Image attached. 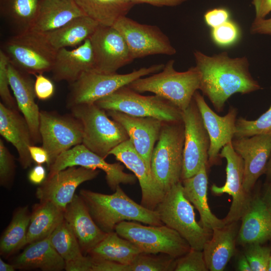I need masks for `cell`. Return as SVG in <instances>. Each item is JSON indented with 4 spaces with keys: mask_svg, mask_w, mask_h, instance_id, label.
Masks as SVG:
<instances>
[{
    "mask_svg": "<svg viewBox=\"0 0 271 271\" xmlns=\"http://www.w3.org/2000/svg\"><path fill=\"white\" fill-rule=\"evenodd\" d=\"M155 210L163 223L177 231L191 248L202 250L211 237L212 230L196 221L194 206L184 194L182 181L165 193Z\"/></svg>",
    "mask_w": 271,
    "mask_h": 271,
    "instance_id": "5",
    "label": "cell"
},
{
    "mask_svg": "<svg viewBox=\"0 0 271 271\" xmlns=\"http://www.w3.org/2000/svg\"><path fill=\"white\" fill-rule=\"evenodd\" d=\"M80 196L84 201L95 222L104 232L114 231L124 221H138L151 225H161L158 212L139 204L118 186L110 195L82 189Z\"/></svg>",
    "mask_w": 271,
    "mask_h": 271,
    "instance_id": "2",
    "label": "cell"
},
{
    "mask_svg": "<svg viewBox=\"0 0 271 271\" xmlns=\"http://www.w3.org/2000/svg\"><path fill=\"white\" fill-rule=\"evenodd\" d=\"M207 167V165H203L195 175L182 180V182L185 196L199 213V223L205 228L212 230L226 224L223 219L218 218L212 212L209 207Z\"/></svg>",
    "mask_w": 271,
    "mask_h": 271,
    "instance_id": "29",
    "label": "cell"
},
{
    "mask_svg": "<svg viewBox=\"0 0 271 271\" xmlns=\"http://www.w3.org/2000/svg\"><path fill=\"white\" fill-rule=\"evenodd\" d=\"M94 103L106 111H117L136 117H151L163 122L182 121V111L169 100L156 94L141 95L127 85Z\"/></svg>",
    "mask_w": 271,
    "mask_h": 271,
    "instance_id": "9",
    "label": "cell"
},
{
    "mask_svg": "<svg viewBox=\"0 0 271 271\" xmlns=\"http://www.w3.org/2000/svg\"><path fill=\"white\" fill-rule=\"evenodd\" d=\"M46 178V170L40 164H37L31 170L28 174L29 181L34 185H41Z\"/></svg>",
    "mask_w": 271,
    "mask_h": 271,
    "instance_id": "51",
    "label": "cell"
},
{
    "mask_svg": "<svg viewBox=\"0 0 271 271\" xmlns=\"http://www.w3.org/2000/svg\"><path fill=\"white\" fill-rule=\"evenodd\" d=\"M69 109L82 124V144L104 159L113 148L129 139L123 127L109 118L106 111L95 103L79 104Z\"/></svg>",
    "mask_w": 271,
    "mask_h": 271,
    "instance_id": "6",
    "label": "cell"
},
{
    "mask_svg": "<svg viewBox=\"0 0 271 271\" xmlns=\"http://www.w3.org/2000/svg\"><path fill=\"white\" fill-rule=\"evenodd\" d=\"M89 40L94 57V71L116 73L134 60L125 40L113 26L99 25Z\"/></svg>",
    "mask_w": 271,
    "mask_h": 271,
    "instance_id": "16",
    "label": "cell"
},
{
    "mask_svg": "<svg viewBox=\"0 0 271 271\" xmlns=\"http://www.w3.org/2000/svg\"><path fill=\"white\" fill-rule=\"evenodd\" d=\"M176 259L165 253L156 256L142 252L128 265V271L174 270Z\"/></svg>",
    "mask_w": 271,
    "mask_h": 271,
    "instance_id": "38",
    "label": "cell"
},
{
    "mask_svg": "<svg viewBox=\"0 0 271 271\" xmlns=\"http://www.w3.org/2000/svg\"><path fill=\"white\" fill-rule=\"evenodd\" d=\"M134 5L148 4L156 7H175L179 6L187 0H128Z\"/></svg>",
    "mask_w": 271,
    "mask_h": 271,
    "instance_id": "52",
    "label": "cell"
},
{
    "mask_svg": "<svg viewBox=\"0 0 271 271\" xmlns=\"http://www.w3.org/2000/svg\"><path fill=\"white\" fill-rule=\"evenodd\" d=\"M262 198L271 215V184H269Z\"/></svg>",
    "mask_w": 271,
    "mask_h": 271,
    "instance_id": "54",
    "label": "cell"
},
{
    "mask_svg": "<svg viewBox=\"0 0 271 271\" xmlns=\"http://www.w3.org/2000/svg\"><path fill=\"white\" fill-rule=\"evenodd\" d=\"M231 143L243 160V187L250 193L258 178L264 173L271 154V134L235 138Z\"/></svg>",
    "mask_w": 271,
    "mask_h": 271,
    "instance_id": "20",
    "label": "cell"
},
{
    "mask_svg": "<svg viewBox=\"0 0 271 271\" xmlns=\"http://www.w3.org/2000/svg\"><path fill=\"white\" fill-rule=\"evenodd\" d=\"M90 271H128L129 266L113 261L92 257Z\"/></svg>",
    "mask_w": 271,
    "mask_h": 271,
    "instance_id": "47",
    "label": "cell"
},
{
    "mask_svg": "<svg viewBox=\"0 0 271 271\" xmlns=\"http://www.w3.org/2000/svg\"><path fill=\"white\" fill-rule=\"evenodd\" d=\"M99 173L98 170L72 166L50 176L37 189L36 195L40 202L50 201L65 210L72 200L77 187L83 182L93 180Z\"/></svg>",
    "mask_w": 271,
    "mask_h": 271,
    "instance_id": "17",
    "label": "cell"
},
{
    "mask_svg": "<svg viewBox=\"0 0 271 271\" xmlns=\"http://www.w3.org/2000/svg\"><path fill=\"white\" fill-rule=\"evenodd\" d=\"M185 140L181 180L195 175L203 165H208L210 140L201 115L193 99L182 111Z\"/></svg>",
    "mask_w": 271,
    "mask_h": 271,
    "instance_id": "13",
    "label": "cell"
},
{
    "mask_svg": "<svg viewBox=\"0 0 271 271\" xmlns=\"http://www.w3.org/2000/svg\"><path fill=\"white\" fill-rule=\"evenodd\" d=\"M29 152L31 158L37 164H47L49 162V156L46 150L43 147L36 146L35 145L29 147Z\"/></svg>",
    "mask_w": 271,
    "mask_h": 271,
    "instance_id": "50",
    "label": "cell"
},
{
    "mask_svg": "<svg viewBox=\"0 0 271 271\" xmlns=\"http://www.w3.org/2000/svg\"><path fill=\"white\" fill-rule=\"evenodd\" d=\"M16 165L14 156L0 140V184L10 188L13 184L15 174Z\"/></svg>",
    "mask_w": 271,
    "mask_h": 271,
    "instance_id": "41",
    "label": "cell"
},
{
    "mask_svg": "<svg viewBox=\"0 0 271 271\" xmlns=\"http://www.w3.org/2000/svg\"><path fill=\"white\" fill-rule=\"evenodd\" d=\"M211 35L215 44L220 46H228L237 41L239 36V30L234 22L228 20L212 28Z\"/></svg>",
    "mask_w": 271,
    "mask_h": 271,
    "instance_id": "44",
    "label": "cell"
},
{
    "mask_svg": "<svg viewBox=\"0 0 271 271\" xmlns=\"http://www.w3.org/2000/svg\"><path fill=\"white\" fill-rule=\"evenodd\" d=\"M8 72L10 87L19 110L28 124L34 144L40 143L42 142L39 130L40 110L35 102V80L10 61Z\"/></svg>",
    "mask_w": 271,
    "mask_h": 271,
    "instance_id": "22",
    "label": "cell"
},
{
    "mask_svg": "<svg viewBox=\"0 0 271 271\" xmlns=\"http://www.w3.org/2000/svg\"><path fill=\"white\" fill-rule=\"evenodd\" d=\"M113 27L125 40L133 59L176 53L167 36L156 26L140 24L125 16L118 19Z\"/></svg>",
    "mask_w": 271,
    "mask_h": 271,
    "instance_id": "12",
    "label": "cell"
},
{
    "mask_svg": "<svg viewBox=\"0 0 271 271\" xmlns=\"http://www.w3.org/2000/svg\"><path fill=\"white\" fill-rule=\"evenodd\" d=\"M84 14L99 25L113 26L134 4L128 0H74Z\"/></svg>",
    "mask_w": 271,
    "mask_h": 271,
    "instance_id": "33",
    "label": "cell"
},
{
    "mask_svg": "<svg viewBox=\"0 0 271 271\" xmlns=\"http://www.w3.org/2000/svg\"><path fill=\"white\" fill-rule=\"evenodd\" d=\"M106 113L123 127L134 149L151 168L152 154L163 121L154 117H136L114 110H107Z\"/></svg>",
    "mask_w": 271,
    "mask_h": 271,
    "instance_id": "21",
    "label": "cell"
},
{
    "mask_svg": "<svg viewBox=\"0 0 271 271\" xmlns=\"http://www.w3.org/2000/svg\"><path fill=\"white\" fill-rule=\"evenodd\" d=\"M265 134H271V105L255 120H249L242 117L236 119L235 138Z\"/></svg>",
    "mask_w": 271,
    "mask_h": 271,
    "instance_id": "39",
    "label": "cell"
},
{
    "mask_svg": "<svg viewBox=\"0 0 271 271\" xmlns=\"http://www.w3.org/2000/svg\"><path fill=\"white\" fill-rule=\"evenodd\" d=\"M250 31L251 34L271 35V18L255 19L252 23Z\"/></svg>",
    "mask_w": 271,
    "mask_h": 271,
    "instance_id": "48",
    "label": "cell"
},
{
    "mask_svg": "<svg viewBox=\"0 0 271 271\" xmlns=\"http://www.w3.org/2000/svg\"><path fill=\"white\" fill-rule=\"evenodd\" d=\"M194 56L200 74L199 90L218 112L234 94H247L262 89L252 77L246 57L231 58L226 52L211 56L197 50Z\"/></svg>",
    "mask_w": 271,
    "mask_h": 271,
    "instance_id": "1",
    "label": "cell"
},
{
    "mask_svg": "<svg viewBox=\"0 0 271 271\" xmlns=\"http://www.w3.org/2000/svg\"><path fill=\"white\" fill-rule=\"evenodd\" d=\"M175 271H207L202 250L193 248L176 259Z\"/></svg>",
    "mask_w": 271,
    "mask_h": 271,
    "instance_id": "42",
    "label": "cell"
},
{
    "mask_svg": "<svg viewBox=\"0 0 271 271\" xmlns=\"http://www.w3.org/2000/svg\"><path fill=\"white\" fill-rule=\"evenodd\" d=\"M174 60H170L162 71L145 78H140L127 86L139 92H150L169 100L181 111L192 102L199 90L200 74L197 68L191 67L184 72L174 68Z\"/></svg>",
    "mask_w": 271,
    "mask_h": 271,
    "instance_id": "3",
    "label": "cell"
},
{
    "mask_svg": "<svg viewBox=\"0 0 271 271\" xmlns=\"http://www.w3.org/2000/svg\"><path fill=\"white\" fill-rule=\"evenodd\" d=\"M40 0H0L1 15L15 34L31 30Z\"/></svg>",
    "mask_w": 271,
    "mask_h": 271,
    "instance_id": "34",
    "label": "cell"
},
{
    "mask_svg": "<svg viewBox=\"0 0 271 271\" xmlns=\"http://www.w3.org/2000/svg\"><path fill=\"white\" fill-rule=\"evenodd\" d=\"M267 271H271V255H270V259H269V264H268Z\"/></svg>",
    "mask_w": 271,
    "mask_h": 271,
    "instance_id": "57",
    "label": "cell"
},
{
    "mask_svg": "<svg viewBox=\"0 0 271 271\" xmlns=\"http://www.w3.org/2000/svg\"><path fill=\"white\" fill-rule=\"evenodd\" d=\"M261 244L254 243L246 245L244 254L249 262L252 271H267L271 247Z\"/></svg>",
    "mask_w": 271,
    "mask_h": 271,
    "instance_id": "40",
    "label": "cell"
},
{
    "mask_svg": "<svg viewBox=\"0 0 271 271\" xmlns=\"http://www.w3.org/2000/svg\"><path fill=\"white\" fill-rule=\"evenodd\" d=\"M236 223L212 230L211 237L202 249L208 270H223L234 255L237 238Z\"/></svg>",
    "mask_w": 271,
    "mask_h": 271,
    "instance_id": "27",
    "label": "cell"
},
{
    "mask_svg": "<svg viewBox=\"0 0 271 271\" xmlns=\"http://www.w3.org/2000/svg\"><path fill=\"white\" fill-rule=\"evenodd\" d=\"M39 130L42 147L49 156L48 168L62 153L82 143V124L71 114L40 110Z\"/></svg>",
    "mask_w": 271,
    "mask_h": 271,
    "instance_id": "11",
    "label": "cell"
},
{
    "mask_svg": "<svg viewBox=\"0 0 271 271\" xmlns=\"http://www.w3.org/2000/svg\"><path fill=\"white\" fill-rule=\"evenodd\" d=\"M237 270L240 271H252L249 262L244 254L241 255L238 258Z\"/></svg>",
    "mask_w": 271,
    "mask_h": 271,
    "instance_id": "53",
    "label": "cell"
},
{
    "mask_svg": "<svg viewBox=\"0 0 271 271\" xmlns=\"http://www.w3.org/2000/svg\"><path fill=\"white\" fill-rule=\"evenodd\" d=\"M142 252L133 243L121 237L113 231L107 233L88 255L95 259L108 260L129 265Z\"/></svg>",
    "mask_w": 271,
    "mask_h": 271,
    "instance_id": "35",
    "label": "cell"
},
{
    "mask_svg": "<svg viewBox=\"0 0 271 271\" xmlns=\"http://www.w3.org/2000/svg\"><path fill=\"white\" fill-rule=\"evenodd\" d=\"M12 262L16 269H40L44 271H61L65 262L47 237L28 244Z\"/></svg>",
    "mask_w": 271,
    "mask_h": 271,
    "instance_id": "28",
    "label": "cell"
},
{
    "mask_svg": "<svg viewBox=\"0 0 271 271\" xmlns=\"http://www.w3.org/2000/svg\"><path fill=\"white\" fill-rule=\"evenodd\" d=\"M35 91L36 97L40 100L50 99L55 92V86L52 81L43 74L35 75Z\"/></svg>",
    "mask_w": 271,
    "mask_h": 271,
    "instance_id": "45",
    "label": "cell"
},
{
    "mask_svg": "<svg viewBox=\"0 0 271 271\" xmlns=\"http://www.w3.org/2000/svg\"><path fill=\"white\" fill-rule=\"evenodd\" d=\"M255 10V19H262L271 12V0H252Z\"/></svg>",
    "mask_w": 271,
    "mask_h": 271,
    "instance_id": "49",
    "label": "cell"
},
{
    "mask_svg": "<svg viewBox=\"0 0 271 271\" xmlns=\"http://www.w3.org/2000/svg\"><path fill=\"white\" fill-rule=\"evenodd\" d=\"M114 231L145 253H165L177 258L191 248L177 231L166 225L146 226L124 221L116 225Z\"/></svg>",
    "mask_w": 271,
    "mask_h": 271,
    "instance_id": "10",
    "label": "cell"
},
{
    "mask_svg": "<svg viewBox=\"0 0 271 271\" xmlns=\"http://www.w3.org/2000/svg\"><path fill=\"white\" fill-rule=\"evenodd\" d=\"M229 11L224 8H217L209 10L204 15V19L206 24L212 29L229 20Z\"/></svg>",
    "mask_w": 271,
    "mask_h": 271,
    "instance_id": "46",
    "label": "cell"
},
{
    "mask_svg": "<svg viewBox=\"0 0 271 271\" xmlns=\"http://www.w3.org/2000/svg\"><path fill=\"white\" fill-rule=\"evenodd\" d=\"M64 217L76 237L84 255H87L107 233L95 222L80 195L75 194L66 206Z\"/></svg>",
    "mask_w": 271,
    "mask_h": 271,
    "instance_id": "23",
    "label": "cell"
},
{
    "mask_svg": "<svg viewBox=\"0 0 271 271\" xmlns=\"http://www.w3.org/2000/svg\"><path fill=\"white\" fill-rule=\"evenodd\" d=\"M104 159L81 144L62 153L48 168L47 176L69 167L80 166L103 171L107 185L113 191L120 184L133 185L136 183V176L124 172V167L119 163H108Z\"/></svg>",
    "mask_w": 271,
    "mask_h": 271,
    "instance_id": "14",
    "label": "cell"
},
{
    "mask_svg": "<svg viewBox=\"0 0 271 271\" xmlns=\"http://www.w3.org/2000/svg\"><path fill=\"white\" fill-rule=\"evenodd\" d=\"M99 24L83 15L77 17L62 27L45 33L51 44L57 50L78 47L89 39Z\"/></svg>",
    "mask_w": 271,
    "mask_h": 271,
    "instance_id": "31",
    "label": "cell"
},
{
    "mask_svg": "<svg viewBox=\"0 0 271 271\" xmlns=\"http://www.w3.org/2000/svg\"><path fill=\"white\" fill-rule=\"evenodd\" d=\"M95 61L89 39L72 50L57 51L52 70V77L57 82L75 81L85 72L94 70Z\"/></svg>",
    "mask_w": 271,
    "mask_h": 271,
    "instance_id": "24",
    "label": "cell"
},
{
    "mask_svg": "<svg viewBox=\"0 0 271 271\" xmlns=\"http://www.w3.org/2000/svg\"><path fill=\"white\" fill-rule=\"evenodd\" d=\"M19 111L0 103V134L16 148L20 164L26 169L33 161L29 148L34 144L28 124Z\"/></svg>",
    "mask_w": 271,
    "mask_h": 271,
    "instance_id": "25",
    "label": "cell"
},
{
    "mask_svg": "<svg viewBox=\"0 0 271 271\" xmlns=\"http://www.w3.org/2000/svg\"><path fill=\"white\" fill-rule=\"evenodd\" d=\"M264 173L269 184H271V154L266 166Z\"/></svg>",
    "mask_w": 271,
    "mask_h": 271,
    "instance_id": "56",
    "label": "cell"
},
{
    "mask_svg": "<svg viewBox=\"0 0 271 271\" xmlns=\"http://www.w3.org/2000/svg\"><path fill=\"white\" fill-rule=\"evenodd\" d=\"M64 211L50 201L35 204L31 213L27 245L50 236L64 219Z\"/></svg>",
    "mask_w": 271,
    "mask_h": 271,
    "instance_id": "32",
    "label": "cell"
},
{
    "mask_svg": "<svg viewBox=\"0 0 271 271\" xmlns=\"http://www.w3.org/2000/svg\"><path fill=\"white\" fill-rule=\"evenodd\" d=\"M185 129L183 121L163 122L151 160L152 175L166 193L181 180Z\"/></svg>",
    "mask_w": 271,
    "mask_h": 271,
    "instance_id": "4",
    "label": "cell"
},
{
    "mask_svg": "<svg viewBox=\"0 0 271 271\" xmlns=\"http://www.w3.org/2000/svg\"><path fill=\"white\" fill-rule=\"evenodd\" d=\"M9 59L5 52L0 50V97L4 104L8 108L19 110L16 99L10 92L8 67Z\"/></svg>",
    "mask_w": 271,
    "mask_h": 271,
    "instance_id": "43",
    "label": "cell"
},
{
    "mask_svg": "<svg viewBox=\"0 0 271 271\" xmlns=\"http://www.w3.org/2000/svg\"><path fill=\"white\" fill-rule=\"evenodd\" d=\"M16 268L12 264L4 262L2 258H0V271H14Z\"/></svg>",
    "mask_w": 271,
    "mask_h": 271,
    "instance_id": "55",
    "label": "cell"
},
{
    "mask_svg": "<svg viewBox=\"0 0 271 271\" xmlns=\"http://www.w3.org/2000/svg\"><path fill=\"white\" fill-rule=\"evenodd\" d=\"M193 98L209 137L208 164L212 166L217 164L222 148L234 137L237 111L232 107L226 115L221 116L210 108L198 91Z\"/></svg>",
    "mask_w": 271,
    "mask_h": 271,
    "instance_id": "19",
    "label": "cell"
},
{
    "mask_svg": "<svg viewBox=\"0 0 271 271\" xmlns=\"http://www.w3.org/2000/svg\"><path fill=\"white\" fill-rule=\"evenodd\" d=\"M31 214L28 206L17 209L0 239V253L8 257L27 245Z\"/></svg>",
    "mask_w": 271,
    "mask_h": 271,
    "instance_id": "36",
    "label": "cell"
},
{
    "mask_svg": "<svg viewBox=\"0 0 271 271\" xmlns=\"http://www.w3.org/2000/svg\"><path fill=\"white\" fill-rule=\"evenodd\" d=\"M83 15L74 0H40L31 30L47 33Z\"/></svg>",
    "mask_w": 271,
    "mask_h": 271,
    "instance_id": "30",
    "label": "cell"
},
{
    "mask_svg": "<svg viewBox=\"0 0 271 271\" xmlns=\"http://www.w3.org/2000/svg\"><path fill=\"white\" fill-rule=\"evenodd\" d=\"M231 142L225 145L219 154L220 157L226 160L225 183L222 186L213 184L211 187L213 194L218 195L226 193L232 199L229 210L223 219L225 224L240 220L251 198L243 187V160L234 150Z\"/></svg>",
    "mask_w": 271,
    "mask_h": 271,
    "instance_id": "15",
    "label": "cell"
},
{
    "mask_svg": "<svg viewBox=\"0 0 271 271\" xmlns=\"http://www.w3.org/2000/svg\"><path fill=\"white\" fill-rule=\"evenodd\" d=\"M164 66L163 64H155L123 74L103 73L94 70L85 72L70 84L67 107L70 108L79 104L94 103L138 78L161 71Z\"/></svg>",
    "mask_w": 271,
    "mask_h": 271,
    "instance_id": "7",
    "label": "cell"
},
{
    "mask_svg": "<svg viewBox=\"0 0 271 271\" xmlns=\"http://www.w3.org/2000/svg\"><path fill=\"white\" fill-rule=\"evenodd\" d=\"M51 243L65 263L82 259L84 255L78 241L65 219L49 236Z\"/></svg>",
    "mask_w": 271,
    "mask_h": 271,
    "instance_id": "37",
    "label": "cell"
},
{
    "mask_svg": "<svg viewBox=\"0 0 271 271\" xmlns=\"http://www.w3.org/2000/svg\"><path fill=\"white\" fill-rule=\"evenodd\" d=\"M10 63L30 75L51 72L57 52L45 33L30 30L14 35L2 49Z\"/></svg>",
    "mask_w": 271,
    "mask_h": 271,
    "instance_id": "8",
    "label": "cell"
},
{
    "mask_svg": "<svg viewBox=\"0 0 271 271\" xmlns=\"http://www.w3.org/2000/svg\"><path fill=\"white\" fill-rule=\"evenodd\" d=\"M237 240L246 245L271 239V215L262 198H251L241 218Z\"/></svg>",
    "mask_w": 271,
    "mask_h": 271,
    "instance_id": "26",
    "label": "cell"
},
{
    "mask_svg": "<svg viewBox=\"0 0 271 271\" xmlns=\"http://www.w3.org/2000/svg\"><path fill=\"white\" fill-rule=\"evenodd\" d=\"M110 155L132 172L139 181L142 191L141 204L148 209L155 210L165 193L155 180L151 168L130 141L128 139L113 148L109 153Z\"/></svg>",
    "mask_w": 271,
    "mask_h": 271,
    "instance_id": "18",
    "label": "cell"
}]
</instances>
